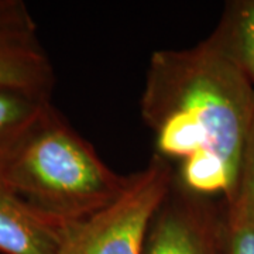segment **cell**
I'll return each mask as SVG.
<instances>
[{
  "mask_svg": "<svg viewBox=\"0 0 254 254\" xmlns=\"http://www.w3.org/2000/svg\"><path fill=\"white\" fill-rule=\"evenodd\" d=\"M140 108L155 155L180 164L175 184L230 205L254 123L247 75L210 37L190 48L160 50L150 58Z\"/></svg>",
  "mask_w": 254,
  "mask_h": 254,
  "instance_id": "obj_1",
  "label": "cell"
},
{
  "mask_svg": "<svg viewBox=\"0 0 254 254\" xmlns=\"http://www.w3.org/2000/svg\"><path fill=\"white\" fill-rule=\"evenodd\" d=\"M128 181L53 106L10 164L4 187L46 218L69 225L110 206Z\"/></svg>",
  "mask_w": 254,
  "mask_h": 254,
  "instance_id": "obj_2",
  "label": "cell"
},
{
  "mask_svg": "<svg viewBox=\"0 0 254 254\" xmlns=\"http://www.w3.org/2000/svg\"><path fill=\"white\" fill-rule=\"evenodd\" d=\"M174 178L173 165L154 154L145 168L130 175L125 192L110 206L64 226L60 254H143L150 222Z\"/></svg>",
  "mask_w": 254,
  "mask_h": 254,
  "instance_id": "obj_3",
  "label": "cell"
},
{
  "mask_svg": "<svg viewBox=\"0 0 254 254\" xmlns=\"http://www.w3.org/2000/svg\"><path fill=\"white\" fill-rule=\"evenodd\" d=\"M143 254H225L223 216L209 199L184 190L174 178L150 222Z\"/></svg>",
  "mask_w": 254,
  "mask_h": 254,
  "instance_id": "obj_4",
  "label": "cell"
},
{
  "mask_svg": "<svg viewBox=\"0 0 254 254\" xmlns=\"http://www.w3.org/2000/svg\"><path fill=\"white\" fill-rule=\"evenodd\" d=\"M54 86V66L27 4L0 0V89L51 99Z\"/></svg>",
  "mask_w": 254,
  "mask_h": 254,
  "instance_id": "obj_5",
  "label": "cell"
},
{
  "mask_svg": "<svg viewBox=\"0 0 254 254\" xmlns=\"http://www.w3.org/2000/svg\"><path fill=\"white\" fill-rule=\"evenodd\" d=\"M64 226L0 187V253L60 254Z\"/></svg>",
  "mask_w": 254,
  "mask_h": 254,
  "instance_id": "obj_6",
  "label": "cell"
},
{
  "mask_svg": "<svg viewBox=\"0 0 254 254\" xmlns=\"http://www.w3.org/2000/svg\"><path fill=\"white\" fill-rule=\"evenodd\" d=\"M53 106L48 98L0 89V187L23 143Z\"/></svg>",
  "mask_w": 254,
  "mask_h": 254,
  "instance_id": "obj_7",
  "label": "cell"
},
{
  "mask_svg": "<svg viewBox=\"0 0 254 254\" xmlns=\"http://www.w3.org/2000/svg\"><path fill=\"white\" fill-rule=\"evenodd\" d=\"M210 38L254 85V0L229 4Z\"/></svg>",
  "mask_w": 254,
  "mask_h": 254,
  "instance_id": "obj_8",
  "label": "cell"
},
{
  "mask_svg": "<svg viewBox=\"0 0 254 254\" xmlns=\"http://www.w3.org/2000/svg\"><path fill=\"white\" fill-rule=\"evenodd\" d=\"M223 252L254 254V225L233 208H225L223 213Z\"/></svg>",
  "mask_w": 254,
  "mask_h": 254,
  "instance_id": "obj_9",
  "label": "cell"
},
{
  "mask_svg": "<svg viewBox=\"0 0 254 254\" xmlns=\"http://www.w3.org/2000/svg\"><path fill=\"white\" fill-rule=\"evenodd\" d=\"M225 208L236 209L254 225V123L246 147L236 198Z\"/></svg>",
  "mask_w": 254,
  "mask_h": 254,
  "instance_id": "obj_10",
  "label": "cell"
}]
</instances>
